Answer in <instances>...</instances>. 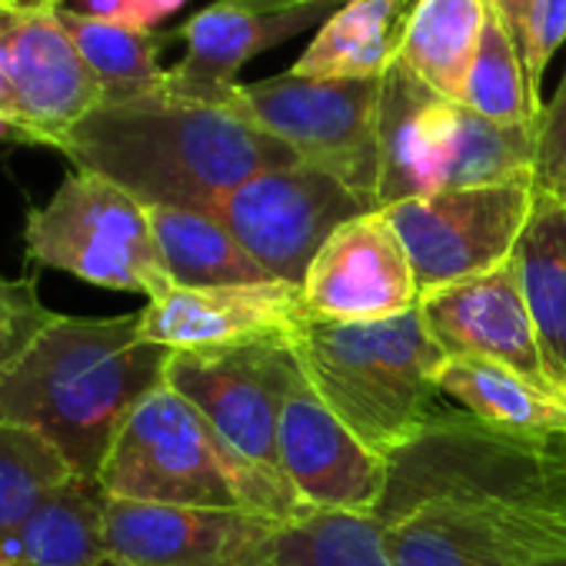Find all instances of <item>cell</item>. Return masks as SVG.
Returning a JSON list of instances; mask_svg holds the SVG:
<instances>
[{"instance_id":"obj_4","label":"cell","mask_w":566,"mask_h":566,"mask_svg":"<svg viewBox=\"0 0 566 566\" xmlns=\"http://www.w3.org/2000/svg\"><path fill=\"white\" fill-rule=\"evenodd\" d=\"M430 500L566 513V437L516 433L467 410H440L417 440L387 457V490L374 516L390 526Z\"/></svg>"},{"instance_id":"obj_35","label":"cell","mask_w":566,"mask_h":566,"mask_svg":"<svg viewBox=\"0 0 566 566\" xmlns=\"http://www.w3.org/2000/svg\"><path fill=\"white\" fill-rule=\"evenodd\" d=\"M486 8L503 21V28L513 34V41H516L520 51H523L526 24H530V14H533V8H536V0H486Z\"/></svg>"},{"instance_id":"obj_10","label":"cell","mask_w":566,"mask_h":566,"mask_svg":"<svg viewBox=\"0 0 566 566\" xmlns=\"http://www.w3.org/2000/svg\"><path fill=\"white\" fill-rule=\"evenodd\" d=\"M533 197L536 180H513L440 190L384 207L413 263L420 297L510 263Z\"/></svg>"},{"instance_id":"obj_31","label":"cell","mask_w":566,"mask_h":566,"mask_svg":"<svg viewBox=\"0 0 566 566\" xmlns=\"http://www.w3.org/2000/svg\"><path fill=\"white\" fill-rule=\"evenodd\" d=\"M61 314L48 311L38 297L34 276L8 280L0 276V374L18 364L28 347L57 321Z\"/></svg>"},{"instance_id":"obj_36","label":"cell","mask_w":566,"mask_h":566,"mask_svg":"<svg viewBox=\"0 0 566 566\" xmlns=\"http://www.w3.org/2000/svg\"><path fill=\"white\" fill-rule=\"evenodd\" d=\"M187 0H137V31H154L167 18H174Z\"/></svg>"},{"instance_id":"obj_24","label":"cell","mask_w":566,"mask_h":566,"mask_svg":"<svg viewBox=\"0 0 566 566\" xmlns=\"http://www.w3.org/2000/svg\"><path fill=\"white\" fill-rule=\"evenodd\" d=\"M486 18V0H417L397 61L433 94L460 104Z\"/></svg>"},{"instance_id":"obj_9","label":"cell","mask_w":566,"mask_h":566,"mask_svg":"<svg viewBox=\"0 0 566 566\" xmlns=\"http://www.w3.org/2000/svg\"><path fill=\"white\" fill-rule=\"evenodd\" d=\"M370 210L377 207L337 177L297 160L243 180L207 213H213L237 237V243L263 266L270 280L301 287L331 233Z\"/></svg>"},{"instance_id":"obj_21","label":"cell","mask_w":566,"mask_h":566,"mask_svg":"<svg viewBox=\"0 0 566 566\" xmlns=\"http://www.w3.org/2000/svg\"><path fill=\"white\" fill-rule=\"evenodd\" d=\"M417 0H344L294 61L297 77H384L397 61Z\"/></svg>"},{"instance_id":"obj_41","label":"cell","mask_w":566,"mask_h":566,"mask_svg":"<svg viewBox=\"0 0 566 566\" xmlns=\"http://www.w3.org/2000/svg\"><path fill=\"white\" fill-rule=\"evenodd\" d=\"M51 4H57V8H61V4H64V0H51Z\"/></svg>"},{"instance_id":"obj_40","label":"cell","mask_w":566,"mask_h":566,"mask_svg":"<svg viewBox=\"0 0 566 566\" xmlns=\"http://www.w3.org/2000/svg\"><path fill=\"white\" fill-rule=\"evenodd\" d=\"M4 8H14V4H28V0H0Z\"/></svg>"},{"instance_id":"obj_29","label":"cell","mask_w":566,"mask_h":566,"mask_svg":"<svg viewBox=\"0 0 566 566\" xmlns=\"http://www.w3.org/2000/svg\"><path fill=\"white\" fill-rule=\"evenodd\" d=\"M460 104L496 124H536L543 111V104L530 91L523 51L493 11L480 34V48Z\"/></svg>"},{"instance_id":"obj_15","label":"cell","mask_w":566,"mask_h":566,"mask_svg":"<svg viewBox=\"0 0 566 566\" xmlns=\"http://www.w3.org/2000/svg\"><path fill=\"white\" fill-rule=\"evenodd\" d=\"M344 0H307L287 8H250L240 0H213L184 21L170 38L184 41V57L167 71V94L230 107L240 84L237 71L256 54L321 28Z\"/></svg>"},{"instance_id":"obj_37","label":"cell","mask_w":566,"mask_h":566,"mask_svg":"<svg viewBox=\"0 0 566 566\" xmlns=\"http://www.w3.org/2000/svg\"><path fill=\"white\" fill-rule=\"evenodd\" d=\"M0 566H34L21 530H0Z\"/></svg>"},{"instance_id":"obj_18","label":"cell","mask_w":566,"mask_h":566,"mask_svg":"<svg viewBox=\"0 0 566 566\" xmlns=\"http://www.w3.org/2000/svg\"><path fill=\"white\" fill-rule=\"evenodd\" d=\"M420 314L447 357H480L503 364L536 387L563 397L546 370L513 260L483 276L423 294Z\"/></svg>"},{"instance_id":"obj_23","label":"cell","mask_w":566,"mask_h":566,"mask_svg":"<svg viewBox=\"0 0 566 566\" xmlns=\"http://www.w3.org/2000/svg\"><path fill=\"white\" fill-rule=\"evenodd\" d=\"M147 210L170 287H237L270 280L213 213L184 207Z\"/></svg>"},{"instance_id":"obj_13","label":"cell","mask_w":566,"mask_h":566,"mask_svg":"<svg viewBox=\"0 0 566 566\" xmlns=\"http://www.w3.org/2000/svg\"><path fill=\"white\" fill-rule=\"evenodd\" d=\"M397 566H543L566 556V513L430 500L387 526Z\"/></svg>"},{"instance_id":"obj_30","label":"cell","mask_w":566,"mask_h":566,"mask_svg":"<svg viewBox=\"0 0 566 566\" xmlns=\"http://www.w3.org/2000/svg\"><path fill=\"white\" fill-rule=\"evenodd\" d=\"M67 480L74 470L41 433L0 420V530H21Z\"/></svg>"},{"instance_id":"obj_22","label":"cell","mask_w":566,"mask_h":566,"mask_svg":"<svg viewBox=\"0 0 566 566\" xmlns=\"http://www.w3.org/2000/svg\"><path fill=\"white\" fill-rule=\"evenodd\" d=\"M437 384L443 397L457 400V407L476 420L516 433L566 437V400L503 364L480 357H447Z\"/></svg>"},{"instance_id":"obj_19","label":"cell","mask_w":566,"mask_h":566,"mask_svg":"<svg viewBox=\"0 0 566 566\" xmlns=\"http://www.w3.org/2000/svg\"><path fill=\"white\" fill-rule=\"evenodd\" d=\"M457 104L433 94L400 61L380 77V190L377 207L447 187Z\"/></svg>"},{"instance_id":"obj_33","label":"cell","mask_w":566,"mask_h":566,"mask_svg":"<svg viewBox=\"0 0 566 566\" xmlns=\"http://www.w3.org/2000/svg\"><path fill=\"white\" fill-rule=\"evenodd\" d=\"M566 177V74L536 117V187L563 193Z\"/></svg>"},{"instance_id":"obj_2","label":"cell","mask_w":566,"mask_h":566,"mask_svg":"<svg viewBox=\"0 0 566 566\" xmlns=\"http://www.w3.org/2000/svg\"><path fill=\"white\" fill-rule=\"evenodd\" d=\"M170 350L140 340L137 314L57 317L0 374V420L41 433L74 470L97 480L134 407L164 384Z\"/></svg>"},{"instance_id":"obj_25","label":"cell","mask_w":566,"mask_h":566,"mask_svg":"<svg viewBox=\"0 0 566 566\" xmlns=\"http://www.w3.org/2000/svg\"><path fill=\"white\" fill-rule=\"evenodd\" d=\"M107 493L97 480L74 476L57 486L24 523L21 536L34 566H111L104 543Z\"/></svg>"},{"instance_id":"obj_5","label":"cell","mask_w":566,"mask_h":566,"mask_svg":"<svg viewBox=\"0 0 566 566\" xmlns=\"http://www.w3.org/2000/svg\"><path fill=\"white\" fill-rule=\"evenodd\" d=\"M97 483L117 500L247 510L280 523L311 510L291 486L240 463L193 403L167 384L150 390L124 420Z\"/></svg>"},{"instance_id":"obj_20","label":"cell","mask_w":566,"mask_h":566,"mask_svg":"<svg viewBox=\"0 0 566 566\" xmlns=\"http://www.w3.org/2000/svg\"><path fill=\"white\" fill-rule=\"evenodd\" d=\"M513 266L556 390L566 397V193L536 187Z\"/></svg>"},{"instance_id":"obj_26","label":"cell","mask_w":566,"mask_h":566,"mask_svg":"<svg viewBox=\"0 0 566 566\" xmlns=\"http://www.w3.org/2000/svg\"><path fill=\"white\" fill-rule=\"evenodd\" d=\"M270 566H397L387 526L374 513L304 510L280 523Z\"/></svg>"},{"instance_id":"obj_34","label":"cell","mask_w":566,"mask_h":566,"mask_svg":"<svg viewBox=\"0 0 566 566\" xmlns=\"http://www.w3.org/2000/svg\"><path fill=\"white\" fill-rule=\"evenodd\" d=\"M61 8H67L81 18H91V21L120 24V28L137 31V0H64Z\"/></svg>"},{"instance_id":"obj_39","label":"cell","mask_w":566,"mask_h":566,"mask_svg":"<svg viewBox=\"0 0 566 566\" xmlns=\"http://www.w3.org/2000/svg\"><path fill=\"white\" fill-rule=\"evenodd\" d=\"M543 566H566V556H556V559H549V563H543Z\"/></svg>"},{"instance_id":"obj_3","label":"cell","mask_w":566,"mask_h":566,"mask_svg":"<svg viewBox=\"0 0 566 566\" xmlns=\"http://www.w3.org/2000/svg\"><path fill=\"white\" fill-rule=\"evenodd\" d=\"M291 340L317 397L384 460L443 410L437 374L447 354L430 337L420 304L374 324L304 314Z\"/></svg>"},{"instance_id":"obj_17","label":"cell","mask_w":566,"mask_h":566,"mask_svg":"<svg viewBox=\"0 0 566 566\" xmlns=\"http://www.w3.org/2000/svg\"><path fill=\"white\" fill-rule=\"evenodd\" d=\"M280 467L304 506L374 513L387 490V460L374 453L307 384L280 417Z\"/></svg>"},{"instance_id":"obj_14","label":"cell","mask_w":566,"mask_h":566,"mask_svg":"<svg viewBox=\"0 0 566 566\" xmlns=\"http://www.w3.org/2000/svg\"><path fill=\"white\" fill-rule=\"evenodd\" d=\"M301 297L311 317L334 324L390 321L420 304L413 263L384 210L331 233L301 283Z\"/></svg>"},{"instance_id":"obj_32","label":"cell","mask_w":566,"mask_h":566,"mask_svg":"<svg viewBox=\"0 0 566 566\" xmlns=\"http://www.w3.org/2000/svg\"><path fill=\"white\" fill-rule=\"evenodd\" d=\"M563 44H566V0H536L523 38V64L536 101H539L543 74Z\"/></svg>"},{"instance_id":"obj_1","label":"cell","mask_w":566,"mask_h":566,"mask_svg":"<svg viewBox=\"0 0 566 566\" xmlns=\"http://www.w3.org/2000/svg\"><path fill=\"white\" fill-rule=\"evenodd\" d=\"M74 170L97 174L144 207L210 210L243 180L301 157L233 107L147 94L94 107L64 140Z\"/></svg>"},{"instance_id":"obj_12","label":"cell","mask_w":566,"mask_h":566,"mask_svg":"<svg viewBox=\"0 0 566 566\" xmlns=\"http://www.w3.org/2000/svg\"><path fill=\"white\" fill-rule=\"evenodd\" d=\"M276 533L280 520L247 510L104 503L111 566H270Z\"/></svg>"},{"instance_id":"obj_8","label":"cell","mask_w":566,"mask_h":566,"mask_svg":"<svg viewBox=\"0 0 566 566\" xmlns=\"http://www.w3.org/2000/svg\"><path fill=\"white\" fill-rule=\"evenodd\" d=\"M301 380L304 370L291 337H263L203 354H170L164 370V384L193 403L227 450L280 486H291L280 467V417Z\"/></svg>"},{"instance_id":"obj_42","label":"cell","mask_w":566,"mask_h":566,"mask_svg":"<svg viewBox=\"0 0 566 566\" xmlns=\"http://www.w3.org/2000/svg\"><path fill=\"white\" fill-rule=\"evenodd\" d=\"M563 193H566V177H563Z\"/></svg>"},{"instance_id":"obj_38","label":"cell","mask_w":566,"mask_h":566,"mask_svg":"<svg viewBox=\"0 0 566 566\" xmlns=\"http://www.w3.org/2000/svg\"><path fill=\"white\" fill-rule=\"evenodd\" d=\"M250 8H287V4H307V0H240Z\"/></svg>"},{"instance_id":"obj_6","label":"cell","mask_w":566,"mask_h":566,"mask_svg":"<svg viewBox=\"0 0 566 566\" xmlns=\"http://www.w3.org/2000/svg\"><path fill=\"white\" fill-rule=\"evenodd\" d=\"M28 256L94 287L144 294L170 291L150 210L117 184L74 170L44 207L28 213Z\"/></svg>"},{"instance_id":"obj_16","label":"cell","mask_w":566,"mask_h":566,"mask_svg":"<svg viewBox=\"0 0 566 566\" xmlns=\"http://www.w3.org/2000/svg\"><path fill=\"white\" fill-rule=\"evenodd\" d=\"M297 283L263 280L237 287H170L137 314L140 340L170 354H203L291 337L304 317Z\"/></svg>"},{"instance_id":"obj_27","label":"cell","mask_w":566,"mask_h":566,"mask_svg":"<svg viewBox=\"0 0 566 566\" xmlns=\"http://www.w3.org/2000/svg\"><path fill=\"white\" fill-rule=\"evenodd\" d=\"M57 11L74 48L81 51L84 64L91 67V74L97 77L104 91V104L160 94L167 87V71L157 61L164 38L120 28V24L91 21L67 8H57Z\"/></svg>"},{"instance_id":"obj_11","label":"cell","mask_w":566,"mask_h":566,"mask_svg":"<svg viewBox=\"0 0 566 566\" xmlns=\"http://www.w3.org/2000/svg\"><path fill=\"white\" fill-rule=\"evenodd\" d=\"M0 77L4 127L0 137L61 150L67 134L104 104V91L74 48L51 0L0 4Z\"/></svg>"},{"instance_id":"obj_7","label":"cell","mask_w":566,"mask_h":566,"mask_svg":"<svg viewBox=\"0 0 566 566\" xmlns=\"http://www.w3.org/2000/svg\"><path fill=\"white\" fill-rule=\"evenodd\" d=\"M230 107L370 207L380 190V77L276 74L237 84ZM380 210V207H377Z\"/></svg>"},{"instance_id":"obj_28","label":"cell","mask_w":566,"mask_h":566,"mask_svg":"<svg viewBox=\"0 0 566 566\" xmlns=\"http://www.w3.org/2000/svg\"><path fill=\"white\" fill-rule=\"evenodd\" d=\"M513 180H536V124H496L457 104L453 154L443 190Z\"/></svg>"}]
</instances>
